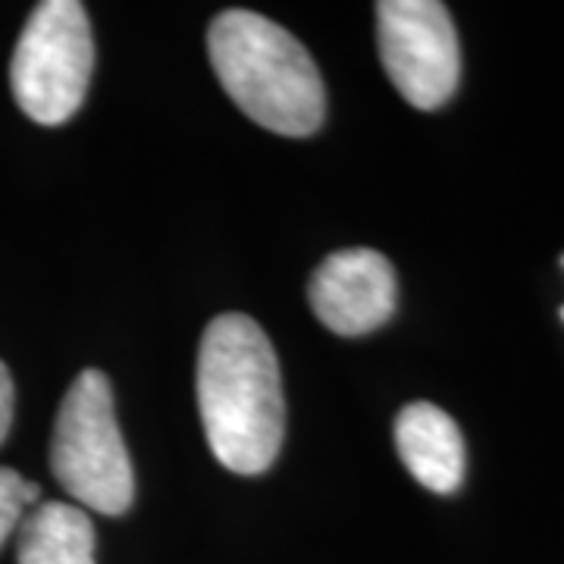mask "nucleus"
Wrapping results in <instances>:
<instances>
[{
    "instance_id": "obj_10",
    "label": "nucleus",
    "mask_w": 564,
    "mask_h": 564,
    "mask_svg": "<svg viewBox=\"0 0 564 564\" xmlns=\"http://www.w3.org/2000/svg\"><path fill=\"white\" fill-rule=\"evenodd\" d=\"M10 423H13V380H10V370L0 361V443L10 433Z\"/></svg>"
},
{
    "instance_id": "obj_6",
    "label": "nucleus",
    "mask_w": 564,
    "mask_h": 564,
    "mask_svg": "<svg viewBox=\"0 0 564 564\" xmlns=\"http://www.w3.org/2000/svg\"><path fill=\"white\" fill-rule=\"evenodd\" d=\"M307 299L336 336H367L395 314V270L373 248H345L314 270Z\"/></svg>"
},
{
    "instance_id": "obj_7",
    "label": "nucleus",
    "mask_w": 564,
    "mask_h": 564,
    "mask_svg": "<svg viewBox=\"0 0 564 564\" xmlns=\"http://www.w3.org/2000/svg\"><path fill=\"white\" fill-rule=\"evenodd\" d=\"M395 445L411 477L430 492L448 496L464 480V440L443 408L414 402L395 417Z\"/></svg>"
},
{
    "instance_id": "obj_4",
    "label": "nucleus",
    "mask_w": 564,
    "mask_h": 564,
    "mask_svg": "<svg viewBox=\"0 0 564 564\" xmlns=\"http://www.w3.org/2000/svg\"><path fill=\"white\" fill-rule=\"evenodd\" d=\"M95 69V39L85 7L76 0H44L22 29L10 85L29 120L61 126L85 101Z\"/></svg>"
},
{
    "instance_id": "obj_9",
    "label": "nucleus",
    "mask_w": 564,
    "mask_h": 564,
    "mask_svg": "<svg viewBox=\"0 0 564 564\" xmlns=\"http://www.w3.org/2000/svg\"><path fill=\"white\" fill-rule=\"evenodd\" d=\"M39 484H29L13 467H0V545L22 524L25 511L39 502Z\"/></svg>"
},
{
    "instance_id": "obj_11",
    "label": "nucleus",
    "mask_w": 564,
    "mask_h": 564,
    "mask_svg": "<svg viewBox=\"0 0 564 564\" xmlns=\"http://www.w3.org/2000/svg\"><path fill=\"white\" fill-rule=\"evenodd\" d=\"M562 317H564V311H562Z\"/></svg>"
},
{
    "instance_id": "obj_5",
    "label": "nucleus",
    "mask_w": 564,
    "mask_h": 564,
    "mask_svg": "<svg viewBox=\"0 0 564 564\" xmlns=\"http://www.w3.org/2000/svg\"><path fill=\"white\" fill-rule=\"evenodd\" d=\"M377 44L386 76L411 107L436 110L455 95L462 79V47L445 3H377Z\"/></svg>"
},
{
    "instance_id": "obj_8",
    "label": "nucleus",
    "mask_w": 564,
    "mask_h": 564,
    "mask_svg": "<svg viewBox=\"0 0 564 564\" xmlns=\"http://www.w3.org/2000/svg\"><path fill=\"white\" fill-rule=\"evenodd\" d=\"M20 564H95L91 518L66 502H41L20 524Z\"/></svg>"
},
{
    "instance_id": "obj_2",
    "label": "nucleus",
    "mask_w": 564,
    "mask_h": 564,
    "mask_svg": "<svg viewBox=\"0 0 564 564\" xmlns=\"http://www.w3.org/2000/svg\"><path fill=\"white\" fill-rule=\"evenodd\" d=\"M207 51L223 91L245 117L289 139L321 129L326 91L317 63L282 25L251 10H226L210 22Z\"/></svg>"
},
{
    "instance_id": "obj_3",
    "label": "nucleus",
    "mask_w": 564,
    "mask_h": 564,
    "mask_svg": "<svg viewBox=\"0 0 564 564\" xmlns=\"http://www.w3.org/2000/svg\"><path fill=\"white\" fill-rule=\"evenodd\" d=\"M51 470L91 511L122 514L132 505L135 474L113 411V389L101 370H82L69 386L54 423Z\"/></svg>"
},
{
    "instance_id": "obj_1",
    "label": "nucleus",
    "mask_w": 564,
    "mask_h": 564,
    "mask_svg": "<svg viewBox=\"0 0 564 564\" xmlns=\"http://www.w3.org/2000/svg\"><path fill=\"white\" fill-rule=\"evenodd\" d=\"M198 408L204 436L232 474H263L276 462L285 402L276 351L245 314H220L198 351Z\"/></svg>"
}]
</instances>
